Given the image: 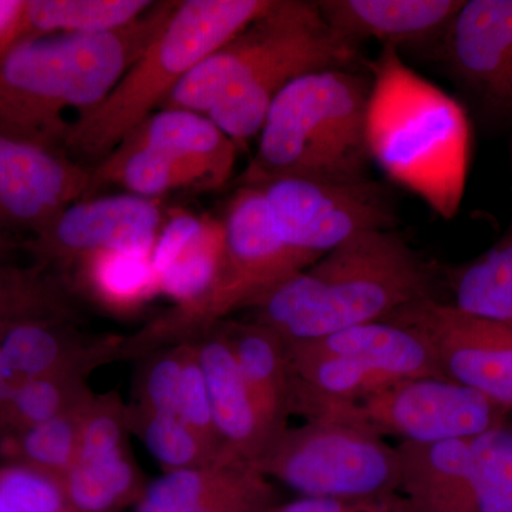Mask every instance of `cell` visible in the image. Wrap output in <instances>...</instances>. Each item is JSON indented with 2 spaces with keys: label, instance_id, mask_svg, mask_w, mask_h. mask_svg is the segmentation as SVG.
<instances>
[{
  "label": "cell",
  "instance_id": "obj_1",
  "mask_svg": "<svg viewBox=\"0 0 512 512\" xmlns=\"http://www.w3.org/2000/svg\"><path fill=\"white\" fill-rule=\"evenodd\" d=\"M357 47L340 39L318 2L274 0L264 15L198 64L161 109L207 114L237 147L258 136L272 101L298 77L346 69Z\"/></svg>",
  "mask_w": 512,
  "mask_h": 512
},
{
  "label": "cell",
  "instance_id": "obj_2",
  "mask_svg": "<svg viewBox=\"0 0 512 512\" xmlns=\"http://www.w3.org/2000/svg\"><path fill=\"white\" fill-rule=\"evenodd\" d=\"M177 2H156L127 28L101 35L26 37L0 56V136L64 153L72 121L106 99L156 39Z\"/></svg>",
  "mask_w": 512,
  "mask_h": 512
},
{
  "label": "cell",
  "instance_id": "obj_3",
  "mask_svg": "<svg viewBox=\"0 0 512 512\" xmlns=\"http://www.w3.org/2000/svg\"><path fill=\"white\" fill-rule=\"evenodd\" d=\"M433 298V274L392 229L363 232L275 286L251 306L254 322L284 342L380 322Z\"/></svg>",
  "mask_w": 512,
  "mask_h": 512
},
{
  "label": "cell",
  "instance_id": "obj_4",
  "mask_svg": "<svg viewBox=\"0 0 512 512\" xmlns=\"http://www.w3.org/2000/svg\"><path fill=\"white\" fill-rule=\"evenodd\" d=\"M366 141L393 183L412 191L444 220L456 217L466 192L471 131L466 111L384 45L369 63Z\"/></svg>",
  "mask_w": 512,
  "mask_h": 512
},
{
  "label": "cell",
  "instance_id": "obj_5",
  "mask_svg": "<svg viewBox=\"0 0 512 512\" xmlns=\"http://www.w3.org/2000/svg\"><path fill=\"white\" fill-rule=\"evenodd\" d=\"M369 93L370 80L346 69L293 80L272 101L239 187L281 178L333 184L369 180Z\"/></svg>",
  "mask_w": 512,
  "mask_h": 512
},
{
  "label": "cell",
  "instance_id": "obj_6",
  "mask_svg": "<svg viewBox=\"0 0 512 512\" xmlns=\"http://www.w3.org/2000/svg\"><path fill=\"white\" fill-rule=\"evenodd\" d=\"M274 0L177 2L156 39L93 109L70 124L64 154L99 163L208 56L271 8Z\"/></svg>",
  "mask_w": 512,
  "mask_h": 512
},
{
  "label": "cell",
  "instance_id": "obj_7",
  "mask_svg": "<svg viewBox=\"0 0 512 512\" xmlns=\"http://www.w3.org/2000/svg\"><path fill=\"white\" fill-rule=\"evenodd\" d=\"M510 410L441 377H410L352 399L323 396L291 375V414L394 436L410 443L470 439L507 421Z\"/></svg>",
  "mask_w": 512,
  "mask_h": 512
},
{
  "label": "cell",
  "instance_id": "obj_8",
  "mask_svg": "<svg viewBox=\"0 0 512 512\" xmlns=\"http://www.w3.org/2000/svg\"><path fill=\"white\" fill-rule=\"evenodd\" d=\"M225 255L220 279L207 298L171 309L141 330L144 349L185 342L194 332H208L228 313L251 308L259 298L318 261L291 247L279 234L264 195L242 185L225 210Z\"/></svg>",
  "mask_w": 512,
  "mask_h": 512
},
{
  "label": "cell",
  "instance_id": "obj_9",
  "mask_svg": "<svg viewBox=\"0 0 512 512\" xmlns=\"http://www.w3.org/2000/svg\"><path fill=\"white\" fill-rule=\"evenodd\" d=\"M254 470L301 497L375 498L402 488L397 447L369 431L329 421L288 427Z\"/></svg>",
  "mask_w": 512,
  "mask_h": 512
},
{
  "label": "cell",
  "instance_id": "obj_10",
  "mask_svg": "<svg viewBox=\"0 0 512 512\" xmlns=\"http://www.w3.org/2000/svg\"><path fill=\"white\" fill-rule=\"evenodd\" d=\"M285 348L293 379L313 392L338 399H352L394 380L441 377L426 340L413 329L387 320L323 338L285 342Z\"/></svg>",
  "mask_w": 512,
  "mask_h": 512
},
{
  "label": "cell",
  "instance_id": "obj_11",
  "mask_svg": "<svg viewBox=\"0 0 512 512\" xmlns=\"http://www.w3.org/2000/svg\"><path fill=\"white\" fill-rule=\"evenodd\" d=\"M251 187L264 195L282 238L318 259L356 235L396 224L392 195L372 180L333 184L281 178Z\"/></svg>",
  "mask_w": 512,
  "mask_h": 512
},
{
  "label": "cell",
  "instance_id": "obj_12",
  "mask_svg": "<svg viewBox=\"0 0 512 512\" xmlns=\"http://www.w3.org/2000/svg\"><path fill=\"white\" fill-rule=\"evenodd\" d=\"M413 329L433 350L440 375L512 410V332L461 311L453 303L420 299L386 318Z\"/></svg>",
  "mask_w": 512,
  "mask_h": 512
},
{
  "label": "cell",
  "instance_id": "obj_13",
  "mask_svg": "<svg viewBox=\"0 0 512 512\" xmlns=\"http://www.w3.org/2000/svg\"><path fill=\"white\" fill-rule=\"evenodd\" d=\"M165 217L160 200L128 192L94 195L64 208L23 245L36 265L69 272L100 252L151 255Z\"/></svg>",
  "mask_w": 512,
  "mask_h": 512
},
{
  "label": "cell",
  "instance_id": "obj_14",
  "mask_svg": "<svg viewBox=\"0 0 512 512\" xmlns=\"http://www.w3.org/2000/svg\"><path fill=\"white\" fill-rule=\"evenodd\" d=\"M92 167L60 151L0 136V227H46L73 202L89 197Z\"/></svg>",
  "mask_w": 512,
  "mask_h": 512
},
{
  "label": "cell",
  "instance_id": "obj_15",
  "mask_svg": "<svg viewBox=\"0 0 512 512\" xmlns=\"http://www.w3.org/2000/svg\"><path fill=\"white\" fill-rule=\"evenodd\" d=\"M443 47L458 79L512 113V0L464 2Z\"/></svg>",
  "mask_w": 512,
  "mask_h": 512
},
{
  "label": "cell",
  "instance_id": "obj_16",
  "mask_svg": "<svg viewBox=\"0 0 512 512\" xmlns=\"http://www.w3.org/2000/svg\"><path fill=\"white\" fill-rule=\"evenodd\" d=\"M463 0H323L318 8L329 28L357 47L376 39L396 47L444 40Z\"/></svg>",
  "mask_w": 512,
  "mask_h": 512
},
{
  "label": "cell",
  "instance_id": "obj_17",
  "mask_svg": "<svg viewBox=\"0 0 512 512\" xmlns=\"http://www.w3.org/2000/svg\"><path fill=\"white\" fill-rule=\"evenodd\" d=\"M124 339L84 338L69 318H36L13 326L0 339V352L16 383L66 372L92 373L121 355Z\"/></svg>",
  "mask_w": 512,
  "mask_h": 512
},
{
  "label": "cell",
  "instance_id": "obj_18",
  "mask_svg": "<svg viewBox=\"0 0 512 512\" xmlns=\"http://www.w3.org/2000/svg\"><path fill=\"white\" fill-rule=\"evenodd\" d=\"M218 332L227 340L237 362L268 453L288 430L291 416V366L284 339L254 320L227 323Z\"/></svg>",
  "mask_w": 512,
  "mask_h": 512
},
{
  "label": "cell",
  "instance_id": "obj_19",
  "mask_svg": "<svg viewBox=\"0 0 512 512\" xmlns=\"http://www.w3.org/2000/svg\"><path fill=\"white\" fill-rule=\"evenodd\" d=\"M195 345L222 443L224 466L254 468L265 456L266 443L227 340L217 330L205 332Z\"/></svg>",
  "mask_w": 512,
  "mask_h": 512
},
{
  "label": "cell",
  "instance_id": "obj_20",
  "mask_svg": "<svg viewBox=\"0 0 512 512\" xmlns=\"http://www.w3.org/2000/svg\"><path fill=\"white\" fill-rule=\"evenodd\" d=\"M470 439L436 443L400 441V493L409 500L414 512H473Z\"/></svg>",
  "mask_w": 512,
  "mask_h": 512
},
{
  "label": "cell",
  "instance_id": "obj_21",
  "mask_svg": "<svg viewBox=\"0 0 512 512\" xmlns=\"http://www.w3.org/2000/svg\"><path fill=\"white\" fill-rule=\"evenodd\" d=\"M126 138L187 165L204 178L210 190L224 187L234 173L237 144L207 114L160 109Z\"/></svg>",
  "mask_w": 512,
  "mask_h": 512
},
{
  "label": "cell",
  "instance_id": "obj_22",
  "mask_svg": "<svg viewBox=\"0 0 512 512\" xmlns=\"http://www.w3.org/2000/svg\"><path fill=\"white\" fill-rule=\"evenodd\" d=\"M107 185H117L128 194L150 200H161L174 191L210 190L204 178L187 165L128 138L92 167V188L87 198Z\"/></svg>",
  "mask_w": 512,
  "mask_h": 512
},
{
  "label": "cell",
  "instance_id": "obj_23",
  "mask_svg": "<svg viewBox=\"0 0 512 512\" xmlns=\"http://www.w3.org/2000/svg\"><path fill=\"white\" fill-rule=\"evenodd\" d=\"M150 0H28V37L101 35L137 22Z\"/></svg>",
  "mask_w": 512,
  "mask_h": 512
},
{
  "label": "cell",
  "instance_id": "obj_24",
  "mask_svg": "<svg viewBox=\"0 0 512 512\" xmlns=\"http://www.w3.org/2000/svg\"><path fill=\"white\" fill-rule=\"evenodd\" d=\"M86 291L111 312L136 311L158 292L151 255L106 251L77 266Z\"/></svg>",
  "mask_w": 512,
  "mask_h": 512
},
{
  "label": "cell",
  "instance_id": "obj_25",
  "mask_svg": "<svg viewBox=\"0 0 512 512\" xmlns=\"http://www.w3.org/2000/svg\"><path fill=\"white\" fill-rule=\"evenodd\" d=\"M77 512H119L138 504L147 485L126 453L77 461L63 477Z\"/></svg>",
  "mask_w": 512,
  "mask_h": 512
},
{
  "label": "cell",
  "instance_id": "obj_26",
  "mask_svg": "<svg viewBox=\"0 0 512 512\" xmlns=\"http://www.w3.org/2000/svg\"><path fill=\"white\" fill-rule=\"evenodd\" d=\"M224 255V222L205 215L198 234L157 276L158 292L173 299L178 308L201 302L220 279Z\"/></svg>",
  "mask_w": 512,
  "mask_h": 512
},
{
  "label": "cell",
  "instance_id": "obj_27",
  "mask_svg": "<svg viewBox=\"0 0 512 512\" xmlns=\"http://www.w3.org/2000/svg\"><path fill=\"white\" fill-rule=\"evenodd\" d=\"M89 372H66L16 384L0 414V440L62 416L94 396Z\"/></svg>",
  "mask_w": 512,
  "mask_h": 512
},
{
  "label": "cell",
  "instance_id": "obj_28",
  "mask_svg": "<svg viewBox=\"0 0 512 512\" xmlns=\"http://www.w3.org/2000/svg\"><path fill=\"white\" fill-rule=\"evenodd\" d=\"M94 396L74 409L0 440V456L63 478L79 460L80 434L87 406Z\"/></svg>",
  "mask_w": 512,
  "mask_h": 512
},
{
  "label": "cell",
  "instance_id": "obj_29",
  "mask_svg": "<svg viewBox=\"0 0 512 512\" xmlns=\"http://www.w3.org/2000/svg\"><path fill=\"white\" fill-rule=\"evenodd\" d=\"M451 289L458 309L493 320L512 332V241L454 272Z\"/></svg>",
  "mask_w": 512,
  "mask_h": 512
},
{
  "label": "cell",
  "instance_id": "obj_30",
  "mask_svg": "<svg viewBox=\"0 0 512 512\" xmlns=\"http://www.w3.org/2000/svg\"><path fill=\"white\" fill-rule=\"evenodd\" d=\"M66 286L45 266L0 262V339L9 329L36 318H70Z\"/></svg>",
  "mask_w": 512,
  "mask_h": 512
},
{
  "label": "cell",
  "instance_id": "obj_31",
  "mask_svg": "<svg viewBox=\"0 0 512 512\" xmlns=\"http://www.w3.org/2000/svg\"><path fill=\"white\" fill-rule=\"evenodd\" d=\"M128 431H134L167 473L221 466L220 454L188 429L178 416L127 406Z\"/></svg>",
  "mask_w": 512,
  "mask_h": 512
},
{
  "label": "cell",
  "instance_id": "obj_32",
  "mask_svg": "<svg viewBox=\"0 0 512 512\" xmlns=\"http://www.w3.org/2000/svg\"><path fill=\"white\" fill-rule=\"evenodd\" d=\"M473 512H512V426L507 421L471 437Z\"/></svg>",
  "mask_w": 512,
  "mask_h": 512
},
{
  "label": "cell",
  "instance_id": "obj_33",
  "mask_svg": "<svg viewBox=\"0 0 512 512\" xmlns=\"http://www.w3.org/2000/svg\"><path fill=\"white\" fill-rule=\"evenodd\" d=\"M0 493L19 512H77L63 478L19 463L0 466Z\"/></svg>",
  "mask_w": 512,
  "mask_h": 512
},
{
  "label": "cell",
  "instance_id": "obj_34",
  "mask_svg": "<svg viewBox=\"0 0 512 512\" xmlns=\"http://www.w3.org/2000/svg\"><path fill=\"white\" fill-rule=\"evenodd\" d=\"M127 433V406L119 394H94L84 413L77 461L123 453Z\"/></svg>",
  "mask_w": 512,
  "mask_h": 512
},
{
  "label": "cell",
  "instance_id": "obj_35",
  "mask_svg": "<svg viewBox=\"0 0 512 512\" xmlns=\"http://www.w3.org/2000/svg\"><path fill=\"white\" fill-rule=\"evenodd\" d=\"M185 355L187 342L177 343L174 348L154 356L141 375L134 406L148 412L178 416Z\"/></svg>",
  "mask_w": 512,
  "mask_h": 512
},
{
  "label": "cell",
  "instance_id": "obj_36",
  "mask_svg": "<svg viewBox=\"0 0 512 512\" xmlns=\"http://www.w3.org/2000/svg\"><path fill=\"white\" fill-rule=\"evenodd\" d=\"M178 417L188 429L194 431L202 441L214 448L222 461V443L212 414L210 394L202 373L197 345L187 340L183 379H181L180 400H178Z\"/></svg>",
  "mask_w": 512,
  "mask_h": 512
},
{
  "label": "cell",
  "instance_id": "obj_37",
  "mask_svg": "<svg viewBox=\"0 0 512 512\" xmlns=\"http://www.w3.org/2000/svg\"><path fill=\"white\" fill-rule=\"evenodd\" d=\"M269 512H414L403 494L375 498L299 497L291 503L278 504Z\"/></svg>",
  "mask_w": 512,
  "mask_h": 512
},
{
  "label": "cell",
  "instance_id": "obj_38",
  "mask_svg": "<svg viewBox=\"0 0 512 512\" xmlns=\"http://www.w3.org/2000/svg\"><path fill=\"white\" fill-rule=\"evenodd\" d=\"M279 504L271 480L265 476H259L254 483L238 491L237 494L218 501L210 507L192 512H269Z\"/></svg>",
  "mask_w": 512,
  "mask_h": 512
},
{
  "label": "cell",
  "instance_id": "obj_39",
  "mask_svg": "<svg viewBox=\"0 0 512 512\" xmlns=\"http://www.w3.org/2000/svg\"><path fill=\"white\" fill-rule=\"evenodd\" d=\"M28 0H0V56L28 37Z\"/></svg>",
  "mask_w": 512,
  "mask_h": 512
},
{
  "label": "cell",
  "instance_id": "obj_40",
  "mask_svg": "<svg viewBox=\"0 0 512 512\" xmlns=\"http://www.w3.org/2000/svg\"><path fill=\"white\" fill-rule=\"evenodd\" d=\"M15 377L10 373L5 359H3L2 352H0V414H2L3 407L8 402L10 393L16 386Z\"/></svg>",
  "mask_w": 512,
  "mask_h": 512
},
{
  "label": "cell",
  "instance_id": "obj_41",
  "mask_svg": "<svg viewBox=\"0 0 512 512\" xmlns=\"http://www.w3.org/2000/svg\"><path fill=\"white\" fill-rule=\"evenodd\" d=\"M18 245L20 244H18L15 237L9 231H6L5 228L0 227V262L8 258L10 252L15 251Z\"/></svg>",
  "mask_w": 512,
  "mask_h": 512
},
{
  "label": "cell",
  "instance_id": "obj_42",
  "mask_svg": "<svg viewBox=\"0 0 512 512\" xmlns=\"http://www.w3.org/2000/svg\"><path fill=\"white\" fill-rule=\"evenodd\" d=\"M0 512H19L12 507V504L6 500L5 495L0 493Z\"/></svg>",
  "mask_w": 512,
  "mask_h": 512
}]
</instances>
